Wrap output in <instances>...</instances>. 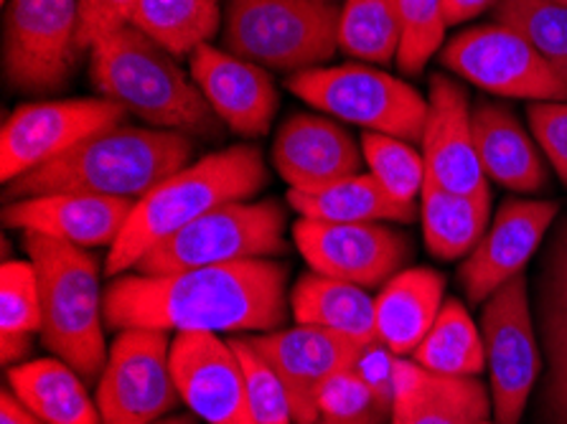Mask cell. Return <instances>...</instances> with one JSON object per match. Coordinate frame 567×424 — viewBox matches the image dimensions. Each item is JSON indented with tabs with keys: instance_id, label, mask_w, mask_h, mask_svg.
I'll return each instance as SVG.
<instances>
[{
	"instance_id": "obj_26",
	"label": "cell",
	"mask_w": 567,
	"mask_h": 424,
	"mask_svg": "<svg viewBox=\"0 0 567 424\" xmlns=\"http://www.w3.org/2000/svg\"><path fill=\"white\" fill-rule=\"evenodd\" d=\"M8 386L47 424H102L87 382L62 359H37L8 369Z\"/></svg>"
},
{
	"instance_id": "obj_6",
	"label": "cell",
	"mask_w": 567,
	"mask_h": 424,
	"mask_svg": "<svg viewBox=\"0 0 567 424\" xmlns=\"http://www.w3.org/2000/svg\"><path fill=\"white\" fill-rule=\"evenodd\" d=\"M331 0H227L225 49L272 72H308L339 51Z\"/></svg>"
},
{
	"instance_id": "obj_46",
	"label": "cell",
	"mask_w": 567,
	"mask_h": 424,
	"mask_svg": "<svg viewBox=\"0 0 567 424\" xmlns=\"http://www.w3.org/2000/svg\"><path fill=\"white\" fill-rule=\"evenodd\" d=\"M156 424H199L194 417H168V420H161Z\"/></svg>"
},
{
	"instance_id": "obj_40",
	"label": "cell",
	"mask_w": 567,
	"mask_h": 424,
	"mask_svg": "<svg viewBox=\"0 0 567 424\" xmlns=\"http://www.w3.org/2000/svg\"><path fill=\"white\" fill-rule=\"evenodd\" d=\"M137 0H80V51H90L94 43L133 25Z\"/></svg>"
},
{
	"instance_id": "obj_9",
	"label": "cell",
	"mask_w": 567,
	"mask_h": 424,
	"mask_svg": "<svg viewBox=\"0 0 567 424\" xmlns=\"http://www.w3.org/2000/svg\"><path fill=\"white\" fill-rule=\"evenodd\" d=\"M488 392L499 424H519L543 374L527 272L502 285L481 310Z\"/></svg>"
},
{
	"instance_id": "obj_19",
	"label": "cell",
	"mask_w": 567,
	"mask_h": 424,
	"mask_svg": "<svg viewBox=\"0 0 567 424\" xmlns=\"http://www.w3.org/2000/svg\"><path fill=\"white\" fill-rule=\"evenodd\" d=\"M423 161L425 178L433 184L481 201H492L488 178L476 153L474 127H471L468 92L443 72L431 76Z\"/></svg>"
},
{
	"instance_id": "obj_29",
	"label": "cell",
	"mask_w": 567,
	"mask_h": 424,
	"mask_svg": "<svg viewBox=\"0 0 567 424\" xmlns=\"http://www.w3.org/2000/svg\"><path fill=\"white\" fill-rule=\"evenodd\" d=\"M492 201H481L425 178L423 186V234L427 252L437 259L468 257L484 239Z\"/></svg>"
},
{
	"instance_id": "obj_37",
	"label": "cell",
	"mask_w": 567,
	"mask_h": 424,
	"mask_svg": "<svg viewBox=\"0 0 567 424\" xmlns=\"http://www.w3.org/2000/svg\"><path fill=\"white\" fill-rule=\"evenodd\" d=\"M41 285L37 267L23 259H6L0 270V333L33 335L41 333Z\"/></svg>"
},
{
	"instance_id": "obj_14",
	"label": "cell",
	"mask_w": 567,
	"mask_h": 424,
	"mask_svg": "<svg viewBox=\"0 0 567 424\" xmlns=\"http://www.w3.org/2000/svg\"><path fill=\"white\" fill-rule=\"evenodd\" d=\"M293 239L313 272L364 290L392 280L412 252L408 234L384 227L382 221L329 224L298 219Z\"/></svg>"
},
{
	"instance_id": "obj_36",
	"label": "cell",
	"mask_w": 567,
	"mask_h": 424,
	"mask_svg": "<svg viewBox=\"0 0 567 424\" xmlns=\"http://www.w3.org/2000/svg\"><path fill=\"white\" fill-rule=\"evenodd\" d=\"M402 21V43L398 54L400 72L423 74L427 62L443 49L445 11L443 0H398Z\"/></svg>"
},
{
	"instance_id": "obj_25",
	"label": "cell",
	"mask_w": 567,
	"mask_h": 424,
	"mask_svg": "<svg viewBox=\"0 0 567 424\" xmlns=\"http://www.w3.org/2000/svg\"><path fill=\"white\" fill-rule=\"evenodd\" d=\"M443 296L445 277L441 272L427 267L400 270L374 298L377 339L398 356H412L441 316Z\"/></svg>"
},
{
	"instance_id": "obj_16",
	"label": "cell",
	"mask_w": 567,
	"mask_h": 424,
	"mask_svg": "<svg viewBox=\"0 0 567 424\" xmlns=\"http://www.w3.org/2000/svg\"><path fill=\"white\" fill-rule=\"evenodd\" d=\"M265 361L275 369L288 389L293 420L298 424H313L318 414V392L331 376L354 369L367 343L318 325L278 328L270 333L247 335Z\"/></svg>"
},
{
	"instance_id": "obj_41",
	"label": "cell",
	"mask_w": 567,
	"mask_h": 424,
	"mask_svg": "<svg viewBox=\"0 0 567 424\" xmlns=\"http://www.w3.org/2000/svg\"><path fill=\"white\" fill-rule=\"evenodd\" d=\"M398 353H392L382 341L369 343L357 361V374L372 389L374 400L386 410H392L394 400V369H398Z\"/></svg>"
},
{
	"instance_id": "obj_38",
	"label": "cell",
	"mask_w": 567,
	"mask_h": 424,
	"mask_svg": "<svg viewBox=\"0 0 567 424\" xmlns=\"http://www.w3.org/2000/svg\"><path fill=\"white\" fill-rule=\"evenodd\" d=\"M374 412H392L374 400L372 389L357 374V369H347L331 376L318 392V414L323 420H359Z\"/></svg>"
},
{
	"instance_id": "obj_18",
	"label": "cell",
	"mask_w": 567,
	"mask_h": 424,
	"mask_svg": "<svg viewBox=\"0 0 567 424\" xmlns=\"http://www.w3.org/2000/svg\"><path fill=\"white\" fill-rule=\"evenodd\" d=\"M171 371L194 417L206 424H250L245 371L229 341L217 333H176Z\"/></svg>"
},
{
	"instance_id": "obj_30",
	"label": "cell",
	"mask_w": 567,
	"mask_h": 424,
	"mask_svg": "<svg viewBox=\"0 0 567 424\" xmlns=\"http://www.w3.org/2000/svg\"><path fill=\"white\" fill-rule=\"evenodd\" d=\"M219 23V0H137L133 15V25L176 59L209 43Z\"/></svg>"
},
{
	"instance_id": "obj_47",
	"label": "cell",
	"mask_w": 567,
	"mask_h": 424,
	"mask_svg": "<svg viewBox=\"0 0 567 424\" xmlns=\"http://www.w3.org/2000/svg\"><path fill=\"white\" fill-rule=\"evenodd\" d=\"M555 3H560V6H565V8H567V0H555Z\"/></svg>"
},
{
	"instance_id": "obj_10",
	"label": "cell",
	"mask_w": 567,
	"mask_h": 424,
	"mask_svg": "<svg viewBox=\"0 0 567 424\" xmlns=\"http://www.w3.org/2000/svg\"><path fill=\"white\" fill-rule=\"evenodd\" d=\"M80 0H6L3 74L16 92L62 90L80 56Z\"/></svg>"
},
{
	"instance_id": "obj_22",
	"label": "cell",
	"mask_w": 567,
	"mask_h": 424,
	"mask_svg": "<svg viewBox=\"0 0 567 424\" xmlns=\"http://www.w3.org/2000/svg\"><path fill=\"white\" fill-rule=\"evenodd\" d=\"M362 148L323 115H293L278 130L272 163L293 192H321L362 168Z\"/></svg>"
},
{
	"instance_id": "obj_33",
	"label": "cell",
	"mask_w": 567,
	"mask_h": 424,
	"mask_svg": "<svg viewBox=\"0 0 567 424\" xmlns=\"http://www.w3.org/2000/svg\"><path fill=\"white\" fill-rule=\"evenodd\" d=\"M494 21L512 25L567 86V8L555 0H502Z\"/></svg>"
},
{
	"instance_id": "obj_1",
	"label": "cell",
	"mask_w": 567,
	"mask_h": 424,
	"mask_svg": "<svg viewBox=\"0 0 567 424\" xmlns=\"http://www.w3.org/2000/svg\"><path fill=\"white\" fill-rule=\"evenodd\" d=\"M288 318V267L247 259L168 275H120L105 290L110 331L270 333Z\"/></svg>"
},
{
	"instance_id": "obj_7",
	"label": "cell",
	"mask_w": 567,
	"mask_h": 424,
	"mask_svg": "<svg viewBox=\"0 0 567 424\" xmlns=\"http://www.w3.org/2000/svg\"><path fill=\"white\" fill-rule=\"evenodd\" d=\"M286 86L321 112L408 143H423L427 100L415 86L367 64L316 66L290 74Z\"/></svg>"
},
{
	"instance_id": "obj_11",
	"label": "cell",
	"mask_w": 567,
	"mask_h": 424,
	"mask_svg": "<svg viewBox=\"0 0 567 424\" xmlns=\"http://www.w3.org/2000/svg\"><path fill=\"white\" fill-rule=\"evenodd\" d=\"M102 424H156L182 402L171 371V339L151 328L117 331L97 382Z\"/></svg>"
},
{
	"instance_id": "obj_32",
	"label": "cell",
	"mask_w": 567,
	"mask_h": 424,
	"mask_svg": "<svg viewBox=\"0 0 567 424\" xmlns=\"http://www.w3.org/2000/svg\"><path fill=\"white\" fill-rule=\"evenodd\" d=\"M402 21L398 0H343L339 49L369 64H392L400 54Z\"/></svg>"
},
{
	"instance_id": "obj_23",
	"label": "cell",
	"mask_w": 567,
	"mask_h": 424,
	"mask_svg": "<svg viewBox=\"0 0 567 424\" xmlns=\"http://www.w3.org/2000/svg\"><path fill=\"white\" fill-rule=\"evenodd\" d=\"M492 410V392L478 376H441L398 359L390 424H478Z\"/></svg>"
},
{
	"instance_id": "obj_27",
	"label": "cell",
	"mask_w": 567,
	"mask_h": 424,
	"mask_svg": "<svg viewBox=\"0 0 567 424\" xmlns=\"http://www.w3.org/2000/svg\"><path fill=\"white\" fill-rule=\"evenodd\" d=\"M290 308L300 325L329 328L367 345L380 341L374 298L359 285L308 272L290 292Z\"/></svg>"
},
{
	"instance_id": "obj_17",
	"label": "cell",
	"mask_w": 567,
	"mask_h": 424,
	"mask_svg": "<svg viewBox=\"0 0 567 424\" xmlns=\"http://www.w3.org/2000/svg\"><path fill=\"white\" fill-rule=\"evenodd\" d=\"M557 216V201H504L492 229H486L484 239L458 267V282L468 302L484 306L502 285L527 270Z\"/></svg>"
},
{
	"instance_id": "obj_48",
	"label": "cell",
	"mask_w": 567,
	"mask_h": 424,
	"mask_svg": "<svg viewBox=\"0 0 567 424\" xmlns=\"http://www.w3.org/2000/svg\"><path fill=\"white\" fill-rule=\"evenodd\" d=\"M478 424H499V422H488V420H484V422H478Z\"/></svg>"
},
{
	"instance_id": "obj_21",
	"label": "cell",
	"mask_w": 567,
	"mask_h": 424,
	"mask_svg": "<svg viewBox=\"0 0 567 424\" xmlns=\"http://www.w3.org/2000/svg\"><path fill=\"white\" fill-rule=\"evenodd\" d=\"M135 201L90 194H49L6 204L8 229L62 239L76 247H113L123 234Z\"/></svg>"
},
{
	"instance_id": "obj_24",
	"label": "cell",
	"mask_w": 567,
	"mask_h": 424,
	"mask_svg": "<svg viewBox=\"0 0 567 424\" xmlns=\"http://www.w3.org/2000/svg\"><path fill=\"white\" fill-rule=\"evenodd\" d=\"M471 127L486 178L514 194H537L547 188L549 178L537 145L509 107L494 100H478L471 110Z\"/></svg>"
},
{
	"instance_id": "obj_39",
	"label": "cell",
	"mask_w": 567,
	"mask_h": 424,
	"mask_svg": "<svg viewBox=\"0 0 567 424\" xmlns=\"http://www.w3.org/2000/svg\"><path fill=\"white\" fill-rule=\"evenodd\" d=\"M527 120L537 145L567 186V102H532Z\"/></svg>"
},
{
	"instance_id": "obj_8",
	"label": "cell",
	"mask_w": 567,
	"mask_h": 424,
	"mask_svg": "<svg viewBox=\"0 0 567 424\" xmlns=\"http://www.w3.org/2000/svg\"><path fill=\"white\" fill-rule=\"evenodd\" d=\"M286 252V211L278 201H231L161 241L137 259L133 270L137 275H168Z\"/></svg>"
},
{
	"instance_id": "obj_12",
	"label": "cell",
	"mask_w": 567,
	"mask_h": 424,
	"mask_svg": "<svg viewBox=\"0 0 567 424\" xmlns=\"http://www.w3.org/2000/svg\"><path fill=\"white\" fill-rule=\"evenodd\" d=\"M441 66L478 90L532 102H567V86L529 41L506 23L461 31L441 51Z\"/></svg>"
},
{
	"instance_id": "obj_45",
	"label": "cell",
	"mask_w": 567,
	"mask_h": 424,
	"mask_svg": "<svg viewBox=\"0 0 567 424\" xmlns=\"http://www.w3.org/2000/svg\"><path fill=\"white\" fill-rule=\"evenodd\" d=\"M313 424H390V412H374L369 417H359V420H318Z\"/></svg>"
},
{
	"instance_id": "obj_28",
	"label": "cell",
	"mask_w": 567,
	"mask_h": 424,
	"mask_svg": "<svg viewBox=\"0 0 567 424\" xmlns=\"http://www.w3.org/2000/svg\"><path fill=\"white\" fill-rule=\"evenodd\" d=\"M288 204L300 219L329 224H367V221H415L417 206L392 198L369 173H354L321 188V192H293Z\"/></svg>"
},
{
	"instance_id": "obj_44",
	"label": "cell",
	"mask_w": 567,
	"mask_h": 424,
	"mask_svg": "<svg viewBox=\"0 0 567 424\" xmlns=\"http://www.w3.org/2000/svg\"><path fill=\"white\" fill-rule=\"evenodd\" d=\"M31 351V335H3L0 333V361L3 366H19Z\"/></svg>"
},
{
	"instance_id": "obj_4",
	"label": "cell",
	"mask_w": 567,
	"mask_h": 424,
	"mask_svg": "<svg viewBox=\"0 0 567 424\" xmlns=\"http://www.w3.org/2000/svg\"><path fill=\"white\" fill-rule=\"evenodd\" d=\"M90 80L100 97L115 102L151 127L184 135H217L221 120L214 115L192 74L137 25H127L94 43Z\"/></svg>"
},
{
	"instance_id": "obj_42",
	"label": "cell",
	"mask_w": 567,
	"mask_h": 424,
	"mask_svg": "<svg viewBox=\"0 0 567 424\" xmlns=\"http://www.w3.org/2000/svg\"><path fill=\"white\" fill-rule=\"evenodd\" d=\"M502 0H443L445 11V23L449 25H461L476 15L492 11V8L499 6Z\"/></svg>"
},
{
	"instance_id": "obj_35",
	"label": "cell",
	"mask_w": 567,
	"mask_h": 424,
	"mask_svg": "<svg viewBox=\"0 0 567 424\" xmlns=\"http://www.w3.org/2000/svg\"><path fill=\"white\" fill-rule=\"evenodd\" d=\"M229 343L245 371L250 424H293L296 420L288 389L282 384V379L275 374L270 363L265 361L262 353L255 349L247 335H231Z\"/></svg>"
},
{
	"instance_id": "obj_34",
	"label": "cell",
	"mask_w": 567,
	"mask_h": 424,
	"mask_svg": "<svg viewBox=\"0 0 567 424\" xmlns=\"http://www.w3.org/2000/svg\"><path fill=\"white\" fill-rule=\"evenodd\" d=\"M362 155L369 176L402 204H415L425 186V161L412 143L382 133L362 135Z\"/></svg>"
},
{
	"instance_id": "obj_43",
	"label": "cell",
	"mask_w": 567,
	"mask_h": 424,
	"mask_svg": "<svg viewBox=\"0 0 567 424\" xmlns=\"http://www.w3.org/2000/svg\"><path fill=\"white\" fill-rule=\"evenodd\" d=\"M0 424H47V422H41L13 392L3 389V394H0Z\"/></svg>"
},
{
	"instance_id": "obj_49",
	"label": "cell",
	"mask_w": 567,
	"mask_h": 424,
	"mask_svg": "<svg viewBox=\"0 0 567 424\" xmlns=\"http://www.w3.org/2000/svg\"><path fill=\"white\" fill-rule=\"evenodd\" d=\"M3 3H6V0H3Z\"/></svg>"
},
{
	"instance_id": "obj_3",
	"label": "cell",
	"mask_w": 567,
	"mask_h": 424,
	"mask_svg": "<svg viewBox=\"0 0 567 424\" xmlns=\"http://www.w3.org/2000/svg\"><path fill=\"white\" fill-rule=\"evenodd\" d=\"M265 184H268V168L255 145H231L188 163L135 204L123 234L110 247L105 272L110 277L125 275L161 241L171 239L219 206L247 201Z\"/></svg>"
},
{
	"instance_id": "obj_31",
	"label": "cell",
	"mask_w": 567,
	"mask_h": 424,
	"mask_svg": "<svg viewBox=\"0 0 567 424\" xmlns=\"http://www.w3.org/2000/svg\"><path fill=\"white\" fill-rule=\"evenodd\" d=\"M412 361L441 376H481L486 369L484 339L458 300H445L441 316L412 351Z\"/></svg>"
},
{
	"instance_id": "obj_2",
	"label": "cell",
	"mask_w": 567,
	"mask_h": 424,
	"mask_svg": "<svg viewBox=\"0 0 567 424\" xmlns=\"http://www.w3.org/2000/svg\"><path fill=\"white\" fill-rule=\"evenodd\" d=\"M192 155V135L123 123L90 135L47 166L23 173L6 186V196L19 201L49 194H90L137 204L186 168Z\"/></svg>"
},
{
	"instance_id": "obj_15",
	"label": "cell",
	"mask_w": 567,
	"mask_h": 424,
	"mask_svg": "<svg viewBox=\"0 0 567 424\" xmlns=\"http://www.w3.org/2000/svg\"><path fill=\"white\" fill-rule=\"evenodd\" d=\"M532 282V313L543 353L535 424H567V211L549 227Z\"/></svg>"
},
{
	"instance_id": "obj_13",
	"label": "cell",
	"mask_w": 567,
	"mask_h": 424,
	"mask_svg": "<svg viewBox=\"0 0 567 424\" xmlns=\"http://www.w3.org/2000/svg\"><path fill=\"white\" fill-rule=\"evenodd\" d=\"M127 112L105 97L29 102L6 117L0 133V178L8 186L56 161L102 130L123 125Z\"/></svg>"
},
{
	"instance_id": "obj_20",
	"label": "cell",
	"mask_w": 567,
	"mask_h": 424,
	"mask_svg": "<svg viewBox=\"0 0 567 424\" xmlns=\"http://www.w3.org/2000/svg\"><path fill=\"white\" fill-rule=\"evenodd\" d=\"M188 74L231 133L260 137L278 112V90L268 69L204 43L188 56Z\"/></svg>"
},
{
	"instance_id": "obj_5",
	"label": "cell",
	"mask_w": 567,
	"mask_h": 424,
	"mask_svg": "<svg viewBox=\"0 0 567 424\" xmlns=\"http://www.w3.org/2000/svg\"><path fill=\"white\" fill-rule=\"evenodd\" d=\"M23 247L41 285V341L51 356L69 363L84 382L97 384L110 353L97 257L41 234H23Z\"/></svg>"
}]
</instances>
